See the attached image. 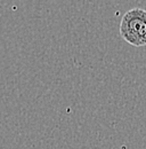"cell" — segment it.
Listing matches in <instances>:
<instances>
[{
  "label": "cell",
  "instance_id": "6da1fadb",
  "mask_svg": "<svg viewBox=\"0 0 146 149\" xmlns=\"http://www.w3.org/2000/svg\"><path fill=\"white\" fill-rule=\"evenodd\" d=\"M119 33L121 38L135 47L146 46V10L132 8L122 16Z\"/></svg>",
  "mask_w": 146,
  "mask_h": 149
}]
</instances>
